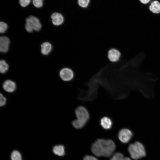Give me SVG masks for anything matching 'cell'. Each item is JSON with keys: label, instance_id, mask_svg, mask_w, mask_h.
<instances>
[{"label": "cell", "instance_id": "1", "mask_svg": "<svg viewBox=\"0 0 160 160\" xmlns=\"http://www.w3.org/2000/svg\"><path fill=\"white\" fill-rule=\"evenodd\" d=\"M116 145L110 139H97L93 143L91 147L92 153L98 157H110L114 152Z\"/></svg>", "mask_w": 160, "mask_h": 160}, {"label": "cell", "instance_id": "2", "mask_svg": "<svg viewBox=\"0 0 160 160\" xmlns=\"http://www.w3.org/2000/svg\"><path fill=\"white\" fill-rule=\"evenodd\" d=\"M128 151L131 157L135 160L144 157L146 155L144 146L138 141L130 144L128 147Z\"/></svg>", "mask_w": 160, "mask_h": 160}, {"label": "cell", "instance_id": "3", "mask_svg": "<svg viewBox=\"0 0 160 160\" xmlns=\"http://www.w3.org/2000/svg\"><path fill=\"white\" fill-rule=\"evenodd\" d=\"M25 27L28 32L31 33L33 30L36 31H39L41 28V25L37 18L33 16H30L26 19Z\"/></svg>", "mask_w": 160, "mask_h": 160}, {"label": "cell", "instance_id": "4", "mask_svg": "<svg viewBox=\"0 0 160 160\" xmlns=\"http://www.w3.org/2000/svg\"><path fill=\"white\" fill-rule=\"evenodd\" d=\"M75 113L77 119L86 123L89 118V115L88 111L82 106L78 107L75 110Z\"/></svg>", "mask_w": 160, "mask_h": 160}, {"label": "cell", "instance_id": "5", "mask_svg": "<svg viewBox=\"0 0 160 160\" xmlns=\"http://www.w3.org/2000/svg\"><path fill=\"white\" fill-rule=\"evenodd\" d=\"M118 138L119 140L124 143H128L132 137V132L127 129H121L118 133Z\"/></svg>", "mask_w": 160, "mask_h": 160}, {"label": "cell", "instance_id": "6", "mask_svg": "<svg viewBox=\"0 0 160 160\" xmlns=\"http://www.w3.org/2000/svg\"><path fill=\"white\" fill-rule=\"evenodd\" d=\"M107 55L108 58L110 61L116 63L119 60L121 56V53L118 49L112 48L108 51Z\"/></svg>", "mask_w": 160, "mask_h": 160}, {"label": "cell", "instance_id": "7", "mask_svg": "<svg viewBox=\"0 0 160 160\" xmlns=\"http://www.w3.org/2000/svg\"><path fill=\"white\" fill-rule=\"evenodd\" d=\"M61 79L65 81H69L72 80L74 76V73L71 69L65 68L62 69L60 72Z\"/></svg>", "mask_w": 160, "mask_h": 160}, {"label": "cell", "instance_id": "8", "mask_svg": "<svg viewBox=\"0 0 160 160\" xmlns=\"http://www.w3.org/2000/svg\"><path fill=\"white\" fill-rule=\"evenodd\" d=\"M51 18L52 23L55 25L59 26L62 24L64 21V18L60 13L55 12L52 14Z\"/></svg>", "mask_w": 160, "mask_h": 160}, {"label": "cell", "instance_id": "9", "mask_svg": "<svg viewBox=\"0 0 160 160\" xmlns=\"http://www.w3.org/2000/svg\"><path fill=\"white\" fill-rule=\"evenodd\" d=\"M10 40L6 36H1L0 38V51L3 53L7 52L8 50Z\"/></svg>", "mask_w": 160, "mask_h": 160}, {"label": "cell", "instance_id": "10", "mask_svg": "<svg viewBox=\"0 0 160 160\" xmlns=\"http://www.w3.org/2000/svg\"><path fill=\"white\" fill-rule=\"evenodd\" d=\"M4 89L9 92H12L16 89V85L14 81L11 80H7L5 81L3 85Z\"/></svg>", "mask_w": 160, "mask_h": 160}, {"label": "cell", "instance_id": "11", "mask_svg": "<svg viewBox=\"0 0 160 160\" xmlns=\"http://www.w3.org/2000/svg\"><path fill=\"white\" fill-rule=\"evenodd\" d=\"M100 124L102 127L105 129H110L112 126V122L108 117L104 116L100 119Z\"/></svg>", "mask_w": 160, "mask_h": 160}, {"label": "cell", "instance_id": "12", "mask_svg": "<svg viewBox=\"0 0 160 160\" xmlns=\"http://www.w3.org/2000/svg\"><path fill=\"white\" fill-rule=\"evenodd\" d=\"M41 52L42 54L44 55H48L52 50V45L48 42H45L41 45Z\"/></svg>", "mask_w": 160, "mask_h": 160}, {"label": "cell", "instance_id": "13", "mask_svg": "<svg viewBox=\"0 0 160 160\" xmlns=\"http://www.w3.org/2000/svg\"><path fill=\"white\" fill-rule=\"evenodd\" d=\"M149 9L154 13H160V3L157 1H153L149 7Z\"/></svg>", "mask_w": 160, "mask_h": 160}, {"label": "cell", "instance_id": "14", "mask_svg": "<svg viewBox=\"0 0 160 160\" xmlns=\"http://www.w3.org/2000/svg\"><path fill=\"white\" fill-rule=\"evenodd\" d=\"M54 153L59 156H62L65 153L64 146L62 145H59L55 146L53 149Z\"/></svg>", "mask_w": 160, "mask_h": 160}, {"label": "cell", "instance_id": "15", "mask_svg": "<svg viewBox=\"0 0 160 160\" xmlns=\"http://www.w3.org/2000/svg\"><path fill=\"white\" fill-rule=\"evenodd\" d=\"M86 123L84 121L77 119L73 121L72 122V124L75 128L80 129L83 128L85 125Z\"/></svg>", "mask_w": 160, "mask_h": 160}, {"label": "cell", "instance_id": "16", "mask_svg": "<svg viewBox=\"0 0 160 160\" xmlns=\"http://www.w3.org/2000/svg\"><path fill=\"white\" fill-rule=\"evenodd\" d=\"M9 66L4 60H1L0 61V71L1 73H5L8 70Z\"/></svg>", "mask_w": 160, "mask_h": 160}, {"label": "cell", "instance_id": "17", "mask_svg": "<svg viewBox=\"0 0 160 160\" xmlns=\"http://www.w3.org/2000/svg\"><path fill=\"white\" fill-rule=\"evenodd\" d=\"M12 160H22L20 153L17 151H13L12 153L11 156Z\"/></svg>", "mask_w": 160, "mask_h": 160}, {"label": "cell", "instance_id": "18", "mask_svg": "<svg viewBox=\"0 0 160 160\" xmlns=\"http://www.w3.org/2000/svg\"><path fill=\"white\" fill-rule=\"evenodd\" d=\"M124 157L121 153H116L114 154L110 160H123Z\"/></svg>", "mask_w": 160, "mask_h": 160}, {"label": "cell", "instance_id": "19", "mask_svg": "<svg viewBox=\"0 0 160 160\" xmlns=\"http://www.w3.org/2000/svg\"><path fill=\"white\" fill-rule=\"evenodd\" d=\"M78 4L81 7L86 8L88 6L90 0H78Z\"/></svg>", "mask_w": 160, "mask_h": 160}, {"label": "cell", "instance_id": "20", "mask_svg": "<svg viewBox=\"0 0 160 160\" xmlns=\"http://www.w3.org/2000/svg\"><path fill=\"white\" fill-rule=\"evenodd\" d=\"M8 28L7 25L5 23L1 22L0 23V32L1 33H5Z\"/></svg>", "mask_w": 160, "mask_h": 160}, {"label": "cell", "instance_id": "21", "mask_svg": "<svg viewBox=\"0 0 160 160\" xmlns=\"http://www.w3.org/2000/svg\"><path fill=\"white\" fill-rule=\"evenodd\" d=\"M44 0H33V3L34 6L37 8H40L43 5Z\"/></svg>", "mask_w": 160, "mask_h": 160}, {"label": "cell", "instance_id": "22", "mask_svg": "<svg viewBox=\"0 0 160 160\" xmlns=\"http://www.w3.org/2000/svg\"><path fill=\"white\" fill-rule=\"evenodd\" d=\"M31 2V0H19V3L21 6L25 7L27 6Z\"/></svg>", "mask_w": 160, "mask_h": 160}, {"label": "cell", "instance_id": "23", "mask_svg": "<svg viewBox=\"0 0 160 160\" xmlns=\"http://www.w3.org/2000/svg\"><path fill=\"white\" fill-rule=\"evenodd\" d=\"M0 105L1 106H2L6 104V99L1 93L0 94Z\"/></svg>", "mask_w": 160, "mask_h": 160}, {"label": "cell", "instance_id": "24", "mask_svg": "<svg viewBox=\"0 0 160 160\" xmlns=\"http://www.w3.org/2000/svg\"><path fill=\"white\" fill-rule=\"evenodd\" d=\"M83 160H98L95 156L91 155H86L83 158Z\"/></svg>", "mask_w": 160, "mask_h": 160}, {"label": "cell", "instance_id": "25", "mask_svg": "<svg viewBox=\"0 0 160 160\" xmlns=\"http://www.w3.org/2000/svg\"><path fill=\"white\" fill-rule=\"evenodd\" d=\"M140 1L142 3L146 4L148 3L150 0H140Z\"/></svg>", "mask_w": 160, "mask_h": 160}, {"label": "cell", "instance_id": "26", "mask_svg": "<svg viewBox=\"0 0 160 160\" xmlns=\"http://www.w3.org/2000/svg\"><path fill=\"white\" fill-rule=\"evenodd\" d=\"M123 160H131V159L128 157H124Z\"/></svg>", "mask_w": 160, "mask_h": 160}]
</instances>
